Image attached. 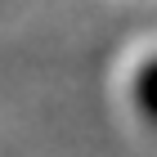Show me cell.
Wrapping results in <instances>:
<instances>
[{"label":"cell","instance_id":"6da1fadb","mask_svg":"<svg viewBox=\"0 0 157 157\" xmlns=\"http://www.w3.org/2000/svg\"><path fill=\"white\" fill-rule=\"evenodd\" d=\"M139 99H144V108H153V112H157V63L148 67L144 76H139Z\"/></svg>","mask_w":157,"mask_h":157}]
</instances>
